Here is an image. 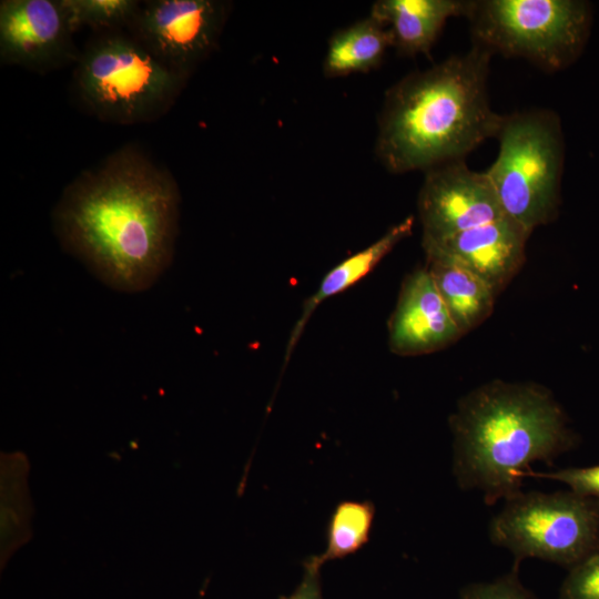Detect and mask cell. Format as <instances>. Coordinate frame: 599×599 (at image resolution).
<instances>
[{
    "instance_id": "277c9868",
    "label": "cell",
    "mask_w": 599,
    "mask_h": 599,
    "mask_svg": "<svg viewBox=\"0 0 599 599\" xmlns=\"http://www.w3.org/2000/svg\"><path fill=\"white\" fill-rule=\"evenodd\" d=\"M186 81L131 33L118 31L90 41L74 71L75 92L84 108L102 121L126 125L165 114Z\"/></svg>"
},
{
    "instance_id": "7402d4cb",
    "label": "cell",
    "mask_w": 599,
    "mask_h": 599,
    "mask_svg": "<svg viewBox=\"0 0 599 599\" xmlns=\"http://www.w3.org/2000/svg\"><path fill=\"white\" fill-rule=\"evenodd\" d=\"M318 567L309 557L304 564V573L301 582L288 597L282 599H323Z\"/></svg>"
},
{
    "instance_id": "6da1fadb",
    "label": "cell",
    "mask_w": 599,
    "mask_h": 599,
    "mask_svg": "<svg viewBox=\"0 0 599 599\" xmlns=\"http://www.w3.org/2000/svg\"><path fill=\"white\" fill-rule=\"evenodd\" d=\"M179 206L173 176L125 146L65 189L54 229L65 251L101 282L136 293L151 287L172 262Z\"/></svg>"
},
{
    "instance_id": "e0dca14e",
    "label": "cell",
    "mask_w": 599,
    "mask_h": 599,
    "mask_svg": "<svg viewBox=\"0 0 599 599\" xmlns=\"http://www.w3.org/2000/svg\"><path fill=\"white\" fill-rule=\"evenodd\" d=\"M375 507L369 500L339 502L328 521L327 545L323 554L311 557L322 567L329 560L345 558L361 549L369 539Z\"/></svg>"
},
{
    "instance_id": "d6986e66",
    "label": "cell",
    "mask_w": 599,
    "mask_h": 599,
    "mask_svg": "<svg viewBox=\"0 0 599 599\" xmlns=\"http://www.w3.org/2000/svg\"><path fill=\"white\" fill-rule=\"evenodd\" d=\"M459 599H537L519 580L518 568L486 582H473L461 588Z\"/></svg>"
},
{
    "instance_id": "52a82bcc",
    "label": "cell",
    "mask_w": 599,
    "mask_h": 599,
    "mask_svg": "<svg viewBox=\"0 0 599 599\" xmlns=\"http://www.w3.org/2000/svg\"><path fill=\"white\" fill-rule=\"evenodd\" d=\"M488 537L515 558H536L568 569L599 552V500L571 489L521 491L490 519Z\"/></svg>"
},
{
    "instance_id": "5bb4252c",
    "label": "cell",
    "mask_w": 599,
    "mask_h": 599,
    "mask_svg": "<svg viewBox=\"0 0 599 599\" xmlns=\"http://www.w3.org/2000/svg\"><path fill=\"white\" fill-rule=\"evenodd\" d=\"M426 267L461 335L490 316L498 294L480 276L447 257L427 258Z\"/></svg>"
},
{
    "instance_id": "5b68a950",
    "label": "cell",
    "mask_w": 599,
    "mask_h": 599,
    "mask_svg": "<svg viewBox=\"0 0 599 599\" xmlns=\"http://www.w3.org/2000/svg\"><path fill=\"white\" fill-rule=\"evenodd\" d=\"M499 151L485 171L505 214L532 232L558 216L565 142L558 115L528 110L504 115Z\"/></svg>"
},
{
    "instance_id": "7c38bea8",
    "label": "cell",
    "mask_w": 599,
    "mask_h": 599,
    "mask_svg": "<svg viewBox=\"0 0 599 599\" xmlns=\"http://www.w3.org/2000/svg\"><path fill=\"white\" fill-rule=\"evenodd\" d=\"M530 234L505 216L460 232L424 251L427 258L447 257L466 266L498 294L521 268Z\"/></svg>"
},
{
    "instance_id": "ba28073f",
    "label": "cell",
    "mask_w": 599,
    "mask_h": 599,
    "mask_svg": "<svg viewBox=\"0 0 599 599\" xmlns=\"http://www.w3.org/2000/svg\"><path fill=\"white\" fill-rule=\"evenodd\" d=\"M229 10L230 3L220 0H151L141 4L129 30L189 79L217 47Z\"/></svg>"
},
{
    "instance_id": "4fadbf2b",
    "label": "cell",
    "mask_w": 599,
    "mask_h": 599,
    "mask_svg": "<svg viewBox=\"0 0 599 599\" xmlns=\"http://www.w3.org/2000/svg\"><path fill=\"white\" fill-rule=\"evenodd\" d=\"M473 0H378L369 14L385 24L393 47L407 57L428 55L448 19L466 17Z\"/></svg>"
},
{
    "instance_id": "30bf717a",
    "label": "cell",
    "mask_w": 599,
    "mask_h": 599,
    "mask_svg": "<svg viewBox=\"0 0 599 599\" xmlns=\"http://www.w3.org/2000/svg\"><path fill=\"white\" fill-rule=\"evenodd\" d=\"M61 0H3L0 2V60L47 72L80 53Z\"/></svg>"
},
{
    "instance_id": "ac0fdd59",
    "label": "cell",
    "mask_w": 599,
    "mask_h": 599,
    "mask_svg": "<svg viewBox=\"0 0 599 599\" xmlns=\"http://www.w3.org/2000/svg\"><path fill=\"white\" fill-rule=\"evenodd\" d=\"M61 4L74 32L83 27L106 32L130 28L141 7L135 0H61Z\"/></svg>"
},
{
    "instance_id": "ffe728a7",
    "label": "cell",
    "mask_w": 599,
    "mask_h": 599,
    "mask_svg": "<svg viewBox=\"0 0 599 599\" xmlns=\"http://www.w3.org/2000/svg\"><path fill=\"white\" fill-rule=\"evenodd\" d=\"M558 599H599V552L569 569Z\"/></svg>"
},
{
    "instance_id": "9a60e30c",
    "label": "cell",
    "mask_w": 599,
    "mask_h": 599,
    "mask_svg": "<svg viewBox=\"0 0 599 599\" xmlns=\"http://www.w3.org/2000/svg\"><path fill=\"white\" fill-rule=\"evenodd\" d=\"M414 217L407 216L392 226L382 237L366 248L351 255L333 267L322 280L317 291L306 300L287 343L285 363L300 339L313 312L325 300L347 290L372 272L378 263L404 238L412 234Z\"/></svg>"
},
{
    "instance_id": "7a4b0ae2",
    "label": "cell",
    "mask_w": 599,
    "mask_h": 599,
    "mask_svg": "<svg viewBox=\"0 0 599 599\" xmlns=\"http://www.w3.org/2000/svg\"><path fill=\"white\" fill-rule=\"evenodd\" d=\"M493 55L473 43L467 52L408 73L386 91L375 153L388 172H426L465 160L497 136L504 115L493 110L488 97Z\"/></svg>"
},
{
    "instance_id": "2e32d148",
    "label": "cell",
    "mask_w": 599,
    "mask_h": 599,
    "mask_svg": "<svg viewBox=\"0 0 599 599\" xmlns=\"http://www.w3.org/2000/svg\"><path fill=\"white\" fill-rule=\"evenodd\" d=\"M393 47L389 29L372 14L335 31L323 62L326 78L366 73L378 68Z\"/></svg>"
},
{
    "instance_id": "8992f818",
    "label": "cell",
    "mask_w": 599,
    "mask_h": 599,
    "mask_svg": "<svg viewBox=\"0 0 599 599\" xmlns=\"http://www.w3.org/2000/svg\"><path fill=\"white\" fill-rule=\"evenodd\" d=\"M467 19L473 43L556 72L582 53L592 7L582 0H473Z\"/></svg>"
},
{
    "instance_id": "3957f363",
    "label": "cell",
    "mask_w": 599,
    "mask_h": 599,
    "mask_svg": "<svg viewBox=\"0 0 599 599\" xmlns=\"http://www.w3.org/2000/svg\"><path fill=\"white\" fill-rule=\"evenodd\" d=\"M451 471L463 490L493 506L522 491L538 461L550 464L578 439L550 389L495 379L464 395L449 416Z\"/></svg>"
},
{
    "instance_id": "8fae6325",
    "label": "cell",
    "mask_w": 599,
    "mask_h": 599,
    "mask_svg": "<svg viewBox=\"0 0 599 599\" xmlns=\"http://www.w3.org/2000/svg\"><path fill=\"white\" fill-rule=\"evenodd\" d=\"M461 336L440 297L427 267L403 282L388 322V345L400 356L437 352Z\"/></svg>"
},
{
    "instance_id": "9c48e42d",
    "label": "cell",
    "mask_w": 599,
    "mask_h": 599,
    "mask_svg": "<svg viewBox=\"0 0 599 599\" xmlns=\"http://www.w3.org/2000/svg\"><path fill=\"white\" fill-rule=\"evenodd\" d=\"M423 248L507 216L485 172L465 160L425 172L418 201Z\"/></svg>"
},
{
    "instance_id": "44dd1931",
    "label": "cell",
    "mask_w": 599,
    "mask_h": 599,
    "mask_svg": "<svg viewBox=\"0 0 599 599\" xmlns=\"http://www.w3.org/2000/svg\"><path fill=\"white\" fill-rule=\"evenodd\" d=\"M542 478L561 483L569 489L599 500V465L590 467H568L554 471H535L526 474V478Z\"/></svg>"
}]
</instances>
